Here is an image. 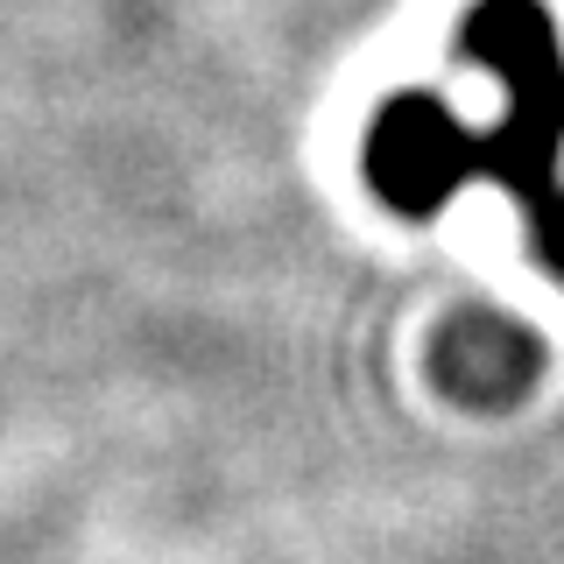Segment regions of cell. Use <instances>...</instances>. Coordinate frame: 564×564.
Segmentation results:
<instances>
[{
  "label": "cell",
  "instance_id": "1",
  "mask_svg": "<svg viewBox=\"0 0 564 564\" xmlns=\"http://www.w3.org/2000/svg\"><path fill=\"white\" fill-rule=\"evenodd\" d=\"M473 70L501 85V120L480 128V184L536 212L564 184V50L536 0H480L458 22Z\"/></svg>",
  "mask_w": 564,
  "mask_h": 564
},
{
  "label": "cell",
  "instance_id": "2",
  "mask_svg": "<svg viewBox=\"0 0 564 564\" xmlns=\"http://www.w3.org/2000/svg\"><path fill=\"white\" fill-rule=\"evenodd\" d=\"M360 170L381 205L431 219L466 184H480V128H466L437 93H395L367 120Z\"/></svg>",
  "mask_w": 564,
  "mask_h": 564
},
{
  "label": "cell",
  "instance_id": "3",
  "mask_svg": "<svg viewBox=\"0 0 564 564\" xmlns=\"http://www.w3.org/2000/svg\"><path fill=\"white\" fill-rule=\"evenodd\" d=\"M529 247H536V261H543L551 275H564V184H557L536 212H529Z\"/></svg>",
  "mask_w": 564,
  "mask_h": 564
}]
</instances>
